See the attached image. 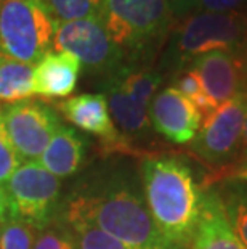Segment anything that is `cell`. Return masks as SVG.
Instances as JSON below:
<instances>
[{
  "label": "cell",
  "instance_id": "cell-1",
  "mask_svg": "<svg viewBox=\"0 0 247 249\" xmlns=\"http://www.w3.org/2000/svg\"><path fill=\"white\" fill-rule=\"evenodd\" d=\"M145 203L162 238L175 248L193 243L202 214L204 192L191 167L177 156H146L141 161Z\"/></svg>",
  "mask_w": 247,
  "mask_h": 249
},
{
  "label": "cell",
  "instance_id": "cell-2",
  "mask_svg": "<svg viewBox=\"0 0 247 249\" xmlns=\"http://www.w3.org/2000/svg\"><path fill=\"white\" fill-rule=\"evenodd\" d=\"M66 211L133 249H173L156 229L146 203L127 185L74 196Z\"/></svg>",
  "mask_w": 247,
  "mask_h": 249
},
{
  "label": "cell",
  "instance_id": "cell-3",
  "mask_svg": "<svg viewBox=\"0 0 247 249\" xmlns=\"http://www.w3.org/2000/svg\"><path fill=\"white\" fill-rule=\"evenodd\" d=\"M99 19L129 65L154 53L175 23L167 0H101Z\"/></svg>",
  "mask_w": 247,
  "mask_h": 249
},
{
  "label": "cell",
  "instance_id": "cell-4",
  "mask_svg": "<svg viewBox=\"0 0 247 249\" xmlns=\"http://www.w3.org/2000/svg\"><path fill=\"white\" fill-rule=\"evenodd\" d=\"M247 44V13L196 12L183 18L173 31L167 61L177 72L194 58L215 50H244Z\"/></svg>",
  "mask_w": 247,
  "mask_h": 249
},
{
  "label": "cell",
  "instance_id": "cell-5",
  "mask_svg": "<svg viewBox=\"0 0 247 249\" xmlns=\"http://www.w3.org/2000/svg\"><path fill=\"white\" fill-rule=\"evenodd\" d=\"M56 24L42 0H0V49L10 60L35 65L53 45Z\"/></svg>",
  "mask_w": 247,
  "mask_h": 249
},
{
  "label": "cell",
  "instance_id": "cell-6",
  "mask_svg": "<svg viewBox=\"0 0 247 249\" xmlns=\"http://www.w3.org/2000/svg\"><path fill=\"white\" fill-rule=\"evenodd\" d=\"M53 47L76 56L83 70L111 79L129 65L124 52L114 44L99 17L61 21L56 24Z\"/></svg>",
  "mask_w": 247,
  "mask_h": 249
},
{
  "label": "cell",
  "instance_id": "cell-7",
  "mask_svg": "<svg viewBox=\"0 0 247 249\" xmlns=\"http://www.w3.org/2000/svg\"><path fill=\"white\" fill-rule=\"evenodd\" d=\"M10 217L44 230L56 220L60 204V178L39 162H24L7 180Z\"/></svg>",
  "mask_w": 247,
  "mask_h": 249
},
{
  "label": "cell",
  "instance_id": "cell-8",
  "mask_svg": "<svg viewBox=\"0 0 247 249\" xmlns=\"http://www.w3.org/2000/svg\"><path fill=\"white\" fill-rule=\"evenodd\" d=\"M5 130L19 160L34 162L61 127L56 111L42 102L24 100L2 108Z\"/></svg>",
  "mask_w": 247,
  "mask_h": 249
},
{
  "label": "cell",
  "instance_id": "cell-9",
  "mask_svg": "<svg viewBox=\"0 0 247 249\" xmlns=\"http://www.w3.org/2000/svg\"><path fill=\"white\" fill-rule=\"evenodd\" d=\"M247 113V97H236L220 105L201 124L191 142V151L215 166L239 156L243 125Z\"/></svg>",
  "mask_w": 247,
  "mask_h": 249
},
{
  "label": "cell",
  "instance_id": "cell-10",
  "mask_svg": "<svg viewBox=\"0 0 247 249\" xmlns=\"http://www.w3.org/2000/svg\"><path fill=\"white\" fill-rule=\"evenodd\" d=\"M215 107L236 97H247V56L244 50H215L190 63Z\"/></svg>",
  "mask_w": 247,
  "mask_h": 249
},
{
  "label": "cell",
  "instance_id": "cell-11",
  "mask_svg": "<svg viewBox=\"0 0 247 249\" xmlns=\"http://www.w3.org/2000/svg\"><path fill=\"white\" fill-rule=\"evenodd\" d=\"M63 118L87 134L99 139L106 153L135 155L129 139L114 125L103 93H82L56 103Z\"/></svg>",
  "mask_w": 247,
  "mask_h": 249
},
{
  "label": "cell",
  "instance_id": "cell-12",
  "mask_svg": "<svg viewBox=\"0 0 247 249\" xmlns=\"http://www.w3.org/2000/svg\"><path fill=\"white\" fill-rule=\"evenodd\" d=\"M148 114L157 134L177 145L191 143L202 124L196 107L172 86L154 95Z\"/></svg>",
  "mask_w": 247,
  "mask_h": 249
},
{
  "label": "cell",
  "instance_id": "cell-13",
  "mask_svg": "<svg viewBox=\"0 0 247 249\" xmlns=\"http://www.w3.org/2000/svg\"><path fill=\"white\" fill-rule=\"evenodd\" d=\"M82 65L67 52L50 50L34 65L33 93L42 98H66L76 90Z\"/></svg>",
  "mask_w": 247,
  "mask_h": 249
},
{
  "label": "cell",
  "instance_id": "cell-14",
  "mask_svg": "<svg viewBox=\"0 0 247 249\" xmlns=\"http://www.w3.org/2000/svg\"><path fill=\"white\" fill-rule=\"evenodd\" d=\"M191 245L193 249H247L231 230L217 190L204 193L201 220Z\"/></svg>",
  "mask_w": 247,
  "mask_h": 249
},
{
  "label": "cell",
  "instance_id": "cell-15",
  "mask_svg": "<svg viewBox=\"0 0 247 249\" xmlns=\"http://www.w3.org/2000/svg\"><path fill=\"white\" fill-rule=\"evenodd\" d=\"M85 160V142L74 129L61 125L39 158V164L58 178L71 177Z\"/></svg>",
  "mask_w": 247,
  "mask_h": 249
},
{
  "label": "cell",
  "instance_id": "cell-16",
  "mask_svg": "<svg viewBox=\"0 0 247 249\" xmlns=\"http://www.w3.org/2000/svg\"><path fill=\"white\" fill-rule=\"evenodd\" d=\"M106 102L111 118L120 132L127 135H141L149 129V107L124 92L117 84L106 82Z\"/></svg>",
  "mask_w": 247,
  "mask_h": 249
},
{
  "label": "cell",
  "instance_id": "cell-17",
  "mask_svg": "<svg viewBox=\"0 0 247 249\" xmlns=\"http://www.w3.org/2000/svg\"><path fill=\"white\" fill-rule=\"evenodd\" d=\"M34 65L5 58L0 65V105H13L33 97Z\"/></svg>",
  "mask_w": 247,
  "mask_h": 249
},
{
  "label": "cell",
  "instance_id": "cell-18",
  "mask_svg": "<svg viewBox=\"0 0 247 249\" xmlns=\"http://www.w3.org/2000/svg\"><path fill=\"white\" fill-rule=\"evenodd\" d=\"M106 82H114L129 95H132L138 102L148 105L159 89L162 82V74L151 70H140L130 65L124 66L117 74H114Z\"/></svg>",
  "mask_w": 247,
  "mask_h": 249
},
{
  "label": "cell",
  "instance_id": "cell-19",
  "mask_svg": "<svg viewBox=\"0 0 247 249\" xmlns=\"http://www.w3.org/2000/svg\"><path fill=\"white\" fill-rule=\"evenodd\" d=\"M223 193H220L223 213L231 230L247 248V183H225Z\"/></svg>",
  "mask_w": 247,
  "mask_h": 249
},
{
  "label": "cell",
  "instance_id": "cell-20",
  "mask_svg": "<svg viewBox=\"0 0 247 249\" xmlns=\"http://www.w3.org/2000/svg\"><path fill=\"white\" fill-rule=\"evenodd\" d=\"M65 222L74 231L77 249H133L97 229L95 225L77 214L66 211Z\"/></svg>",
  "mask_w": 247,
  "mask_h": 249
},
{
  "label": "cell",
  "instance_id": "cell-21",
  "mask_svg": "<svg viewBox=\"0 0 247 249\" xmlns=\"http://www.w3.org/2000/svg\"><path fill=\"white\" fill-rule=\"evenodd\" d=\"M42 2L58 23L95 18L99 17V10H101V0H42Z\"/></svg>",
  "mask_w": 247,
  "mask_h": 249
},
{
  "label": "cell",
  "instance_id": "cell-22",
  "mask_svg": "<svg viewBox=\"0 0 247 249\" xmlns=\"http://www.w3.org/2000/svg\"><path fill=\"white\" fill-rule=\"evenodd\" d=\"M35 233L34 227L10 217L0 225V249H33Z\"/></svg>",
  "mask_w": 247,
  "mask_h": 249
},
{
  "label": "cell",
  "instance_id": "cell-23",
  "mask_svg": "<svg viewBox=\"0 0 247 249\" xmlns=\"http://www.w3.org/2000/svg\"><path fill=\"white\" fill-rule=\"evenodd\" d=\"M33 249H77V241L71 227L60 222H51L44 230H39Z\"/></svg>",
  "mask_w": 247,
  "mask_h": 249
},
{
  "label": "cell",
  "instance_id": "cell-24",
  "mask_svg": "<svg viewBox=\"0 0 247 249\" xmlns=\"http://www.w3.org/2000/svg\"><path fill=\"white\" fill-rule=\"evenodd\" d=\"M21 166V160L18 153L10 142L7 130H5L2 119V108H0V185L7 183L12 174Z\"/></svg>",
  "mask_w": 247,
  "mask_h": 249
},
{
  "label": "cell",
  "instance_id": "cell-25",
  "mask_svg": "<svg viewBox=\"0 0 247 249\" xmlns=\"http://www.w3.org/2000/svg\"><path fill=\"white\" fill-rule=\"evenodd\" d=\"M209 183H247V162L222 167L209 178Z\"/></svg>",
  "mask_w": 247,
  "mask_h": 249
},
{
  "label": "cell",
  "instance_id": "cell-26",
  "mask_svg": "<svg viewBox=\"0 0 247 249\" xmlns=\"http://www.w3.org/2000/svg\"><path fill=\"white\" fill-rule=\"evenodd\" d=\"M247 5V0H199L196 12L209 13H233Z\"/></svg>",
  "mask_w": 247,
  "mask_h": 249
},
{
  "label": "cell",
  "instance_id": "cell-27",
  "mask_svg": "<svg viewBox=\"0 0 247 249\" xmlns=\"http://www.w3.org/2000/svg\"><path fill=\"white\" fill-rule=\"evenodd\" d=\"M172 10L173 18H186L194 12L196 13L199 0H167Z\"/></svg>",
  "mask_w": 247,
  "mask_h": 249
},
{
  "label": "cell",
  "instance_id": "cell-28",
  "mask_svg": "<svg viewBox=\"0 0 247 249\" xmlns=\"http://www.w3.org/2000/svg\"><path fill=\"white\" fill-rule=\"evenodd\" d=\"M10 219V199L5 187L0 185V225Z\"/></svg>",
  "mask_w": 247,
  "mask_h": 249
},
{
  "label": "cell",
  "instance_id": "cell-29",
  "mask_svg": "<svg viewBox=\"0 0 247 249\" xmlns=\"http://www.w3.org/2000/svg\"><path fill=\"white\" fill-rule=\"evenodd\" d=\"M239 162H247V113H246L244 125H243V139H241Z\"/></svg>",
  "mask_w": 247,
  "mask_h": 249
},
{
  "label": "cell",
  "instance_id": "cell-30",
  "mask_svg": "<svg viewBox=\"0 0 247 249\" xmlns=\"http://www.w3.org/2000/svg\"><path fill=\"white\" fill-rule=\"evenodd\" d=\"M5 58H7V56H5V55H3V52H2V49H0V65H2V61L5 60Z\"/></svg>",
  "mask_w": 247,
  "mask_h": 249
},
{
  "label": "cell",
  "instance_id": "cell-31",
  "mask_svg": "<svg viewBox=\"0 0 247 249\" xmlns=\"http://www.w3.org/2000/svg\"><path fill=\"white\" fill-rule=\"evenodd\" d=\"M244 53H246V56H247V44H246V47H244Z\"/></svg>",
  "mask_w": 247,
  "mask_h": 249
}]
</instances>
